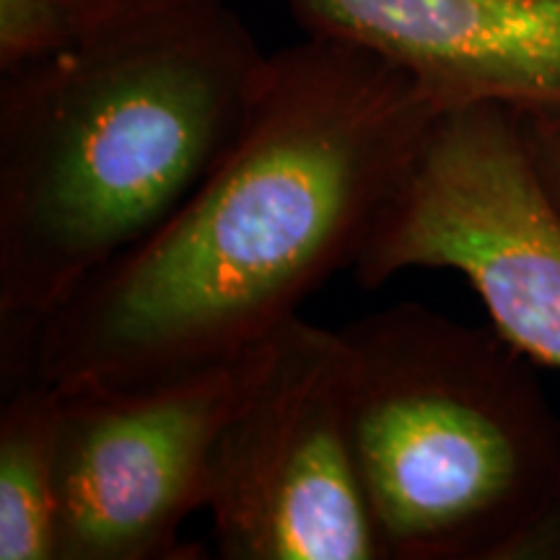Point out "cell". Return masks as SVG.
Segmentation results:
<instances>
[{"label":"cell","mask_w":560,"mask_h":560,"mask_svg":"<svg viewBox=\"0 0 560 560\" xmlns=\"http://www.w3.org/2000/svg\"><path fill=\"white\" fill-rule=\"evenodd\" d=\"M268 52L229 0H86L0 70V319L11 353L153 234L247 128Z\"/></svg>","instance_id":"2"},{"label":"cell","mask_w":560,"mask_h":560,"mask_svg":"<svg viewBox=\"0 0 560 560\" xmlns=\"http://www.w3.org/2000/svg\"><path fill=\"white\" fill-rule=\"evenodd\" d=\"M410 268L459 272L511 346L560 369V206L532 161L520 109L470 102L433 117L353 276L380 289Z\"/></svg>","instance_id":"4"},{"label":"cell","mask_w":560,"mask_h":560,"mask_svg":"<svg viewBox=\"0 0 560 560\" xmlns=\"http://www.w3.org/2000/svg\"><path fill=\"white\" fill-rule=\"evenodd\" d=\"M58 392L13 389L0 416V560H58Z\"/></svg>","instance_id":"8"},{"label":"cell","mask_w":560,"mask_h":560,"mask_svg":"<svg viewBox=\"0 0 560 560\" xmlns=\"http://www.w3.org/2000/svg\"><path fill=\"white\" fill-rule=\"evenodd\" d=\"M206 511L229 560H387L355 457L342 332L293 317L270 335L215 441Z\"/></svg>","instance_id":"5"},{"label":"cell","mask_w":560,"mask_h":560,"mask_svg":"<svg viewBox=\"0 0 560 560\" xmlns=\"http://www.w3.org/2000/svg\"><path fill=\"white\" fill-rule=\"evenodd\" d=\"M83 5L86 0H0V70L66 45Z\"/></svg>","instance_id":"9"},{"label":"cell","mask_w":560,"mask_h":560,"mask_svg":"<svg viewBox=\"0 0 560 560\" xmlns=\"http://www.w3.org/2000/svg\"><path fill=\"white\" fill-rule=\"evenodd\" d=\"M524 560H560V503L535 532L524 550Z\"/></svg>","instance_id":"11"},{"label":"cell","mask_w":560,"mask_h":560,"mask_svg":"<svg viewBox=\"0 0 560 560\" xmlns=\"http://www.w3.org/2000/svg\"><path fill=\"white\" fill-rule=\"evenodd\" d=\"M522 122L532 161L550 198L560 206V109L522 112Z\"/></svg>","instance_id":"10"},{"label":"cell","mask_w":560,"mask_h":560,"mask_svg":"<svg viewBox=\"0 0 560 560\" xmlns=\"http://www.w3.org/2000/svg\"><path fill=\"white\" fill-rule=\"evenodd\" d=\"M306 34L389 60L436 107L560 109V0H285Z\"/></svg>","instance_id":"7"},{"label":"cell","mask_w":560,"mask_h":560,"mask_svg":"<svg viewBox=\"0 0 560 560\" xmlns=\"http://www.w3.org/2000/svg\"><path fill=\"white\" fill-rule=\"evenodd\" d=\"M268 340L161 384L55 387L58 560L200 556L179 540V529L208 506L215 441L262 366Z\"/></svg>","instance_id":"6"},{"label":"cell","mask_w":560,"mask_h":560,"mask_svg":"<svg viewBox=\"0 0 560 560\" xmlns=\"http://www.w3.org/2000/svg\"><path fill=\"white\" fill-rule=\"evenodd\" d=\"M439 109L353 42L306 34L270 52L234 149L13 355L52 387H143L247 353L353 268Z\"/></svg>","instance_id":"1"},{"label":"cell","mask_w":560,"mask_h":560,"mask_svg":"<svg viewBox=\"0 0 560 560\" xmlns=\"http://www.w3.org/2000/svg\"><path fill=\"white\" fill-rule=\"evenodd\" d=\"M355 457L387 560H524L560 503V418L490 327L402 301L342 327Z\"/></svg>","instance_id":"3"}]
</instances>
